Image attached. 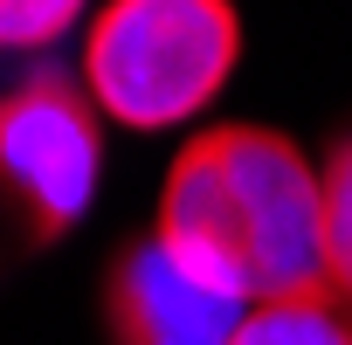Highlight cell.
<instances>
[{"label":"cell","instance_id":"obj_1","mask_svg":"<svg viewBox=\"0 0 352 345\" xmlns=\"http://www.w3.org/2000/svg\"><path fill=\"white\" fill-rule=\"evenodd\" d=\"M152 235L242 311L324 297V172L283 131L214 124L180 145Z\"/></svg>","mask_w":352,"mask_h":345},{"label":"cell","instance_id":"obj_2","mask_svg":"<svg viewBox=\"0 0 352 345\" xmlns=\"http://www.w3.org/2000/svg\"><path fill=\"white\" fill-rule=\"evenodd\" d=\"M242 21L228 0H104L83 35V83L131 131L180 124L228 83Z\"/></svg>","mask_w":352,"mask_h":345},{"label":"cell","instance_id":"obj_3","mask_svg":"<svg viewBox=\"0 0 352 345\" xmlns=\"http://www.w3.org/2000/svg\"><path fill=\"white\" fill-rule=\"evenodd\" d=\"M97 172H104L97 111L69 83L42 76L0 97V187L28 208L35 235H63L90 208Z\"/></svg>","mask_w":352,"mask_h":345},{"label":"cell","instance_id":"obj_4","mask_svg":"<svg viewBox=\"0 0 352 345\" xmlns=\"http://www.w3.org/2000/svg\"><path fill=\"white\" fill-rule=\"evenodd\" d=\"M104 318H111V345H235L249 311L208 290L201 276H187L159 235H145L118 256Z\"/></svg>","mask_w":352,"mask_h":345},{"label":"cell","instance_id":"obj_5","mask_svg":"<svg viewBox=\"0 0 352 345\" xmlns=\"http://www.w3.org/2000/svg\"><path fill=\"white\" fill-rule=\"evenodd\" d=\"M235 345H352V318L331 297H290V304H256L235 331Z\"/></svg>","mask_w":352,"mask_h":345},{"label":"cell","instance_id":"obj_6","mask_svg":"<svg viewBox=\"0 0 352 345\" xmlns=\"http://www.w3.org/2000/svg\"><path fill=\"white\" fill-rule=\"evenodd\" d=\"M324 297L352 318V138L324 159Z\"/></svg>","mask_w":352,"mask_h":345},{"label":"cell","instance_id":"obj_7","mask_svg":"<svg viewBox=\"0 0 352 345\" xmlns=\"http://www.w3.org/2000/svg\"><path fill=\"white\" fill-rule=\"evenodd\" d=\"M90 0H0V49H56Z\"/></svg>","mask_w":352,"mask_h":345}]
</instances>
